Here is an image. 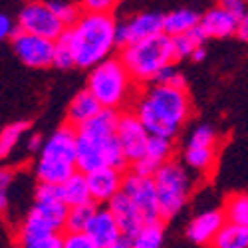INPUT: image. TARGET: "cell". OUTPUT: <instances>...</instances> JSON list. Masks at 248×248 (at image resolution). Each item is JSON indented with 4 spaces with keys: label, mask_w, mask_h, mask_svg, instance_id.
<instances>
[{
    "label": "cell",
    "mask_w": 248,
    "mask_h": 248,
    "mask_svg": "<svg viewBox=\"0 0 248 248\" xmlns=\"http://www.w3.org/2000/svg\"><path fill=\"white\" fill-rule=\"evenodd\" d=\"M88 177V187H90V197L93 204H108L117 193H121L123 187V173L121 169L113 167H101Z\"/></svg>",
    "instance_id": "cell-15"
},
{
    "label": "cell",
    "mask_w": 248,
    "mask_h": 248,
    "mask_svg": "<svg viewBox=\"0 0 248 248\" xmlns=\"http://www.w3.org/2000/svg\"><path fill=\"white\" fill-rule=\"evenodd\" d=\"M117 58L137 86H147L153 84L155 78L175 62L173 42L167 34H157L121 48Z\"/></svg>",
    "instance_id": "cell-6"
},
{
    "label": "cell",
    "mask_w": 248,
    "mask_h": 248,
    "mask_svg": "<svg viewBox=\"0 0 248 248\" xmlns=\"http://www.w3.org/2000/svg\"><path fill=\"white\" fill-rule=\"evenodd\" d=\"M224 218L248 229V193H236L224 202Z\"/></svg>",
    "instance_id": "cell-29"
},
{
    "label": "cell",
    "mask_w": 248,
    "mask_h": 248,
    "mask_svg": "<svg viewBox=\"0 0 248 248\" xmlns=\"http://www.w3.org/2000/svg\"><path fill=\"white\" fill-rule=\"evenodd\" d=\"M16 30L56 42L66 32V26L58 20V16L52 12L46 0H28L22 10L18 12Z\"/></svg>",
    "instance_id": "cell-10"
},
{
    "label": "cell",
    "mask_w": 248,
    "mask_h": 248,
    "mask_svg": "<svg viewBox=\"0 0 248 248\" xmlns=\"http://www.w3.org/2000/svg\"><path fill=\"white\" fill-rule=\"evenodd\" d=\"M199 28L206 38H229L234 34L236 18H232L220 6H213L199 18Z\"/></svg>",
    "instance_id": "cell-19"
},
{
    "label": "cell",
    "mask_w": 248,
    "mask_h": 248,
    "mask_svg": "<svg viewBox=\"0 0 248 248\" xmlns=\"http://www.w3.org/2000/svg\"><path fill=\"white\" fill-rule=\"evenodd\" d=\"M60 197L68 206H79V204H88L92 202L90 197V187H88V177L84 173L76 171L68 181L60 185Z\"/></svg>",
    "instance_id": "cell-21"
},
{
    "label": "cell",
    "mask_w": 248,
    "mask_h": 248,
    "mask_svg": "<svg viewBox=\"0 0 248 248\" xmlns=\"http://www.w3.org/2000/svg\"><path fill=\"white\" fill-rule=\"evenodd\" d=\"M76 129L60 125L50 133L34 161V177L38 183L60 187L76 173Z\"/></svg>",
    "instance_id": "cell-5"
},
{
    "label": "cell",
    "mask_w": 248,
    "mask_h": 248,
    "mask_svg": "<svg viewBox=\"0 0 248 248\" xmlns=\"http://www.w3.org/2000/svg\"><path fill=\"white\" fill-rule=\"evenodd\" d=\"M95 206L97 204H93V202L70 206L68 215H66V222H64V232H84L86 226L92 220V217H93Z\"/></svg>",
    "instance_id": "cell-28"
},
{
    "label": "cell",
    "mask_w": 248,
    "mask_h": 248,
    "mask_svg": "<svg viewBox=\"0 0 248 248\" xmlns=\"http://www.w3.org/2000/svg\"><path fill=\"white\" fill-rule=\"evenodd\" d=\"M153 185L157 193L161 220H169V218H175L187 206L193 195L195 179H193V173L181 161L169 159L155 171Z\"/></svg>",
    "instance_id": "cell-8"
},
{
    "label": "cell",
    "mask_w": 248,
    "mask_h": 248,
    "mask_svg": "<svg viewBox=\"0 0 248 248\" xmlns=\"http://www.w3.org/2000/svg\"><path fill=\"white\" fill-rule=\"evenodd\" d=\"M119 111L101 109L95 117L76 129V169L90 175L101 167L125 169L127 161L115 137Z\"/></svg>",
    "instance_id": "cell-2"
},
{
    "label": "cell",
    "mask_w": 248,
    "mask_h": 248,
    "mask_svg": "<svg viewBox=\"0 0 248 248\" xmlns=\"http://www.w3.org/2000/svg\"><path fill=\"white\" fill-rule=\"evenodd\" d=\"M153 84H161V86H167V88H177V90H187V78L181 74V70H177L171 64L155 78Z\"/></svg>",
    "instance_id": "cell-32"
},
{
    "label": "cell",
    "mask_w": 248,
    "mask_h": 248,
    "mask_svg": "<svg viewBox=\"0 0 248 248\" xmlns=\"http://www.w3.org/2000/svg\"><path fill=\"white\" fill-rule=\"evenodd\" d=\"M26 131H28L26 121H14L2 127V131H0V161H6L16 151Z\"/></svg>",
    "instance_id": "cell-26"
},
{
    "label": "cell",
    "mask_w": 248,
    "mask_h": 248,
    "mask_svg": "<svg viewBox=\"0 0 248 248\" xmlns=\"http://www.w3.org/2000/svg\"><path fill=\"white\" fill-rule=\"evenodd\" d=\"M157 34H163V14L159 12H137L115 24L117 48H125Z\"/></svg>",
    "instance_id": "cell-13"
},
{
    "label": "cell",
    "mask_w": 248,
    "mask_h": 248,
    "mask_svg": "<svg viewBox=\"0 0 248 248\" xmlns=\"http://www.w3.org/2000/svg\"><path fill=\"white\" fill-rule=\"evenodd\" d=\"M84 232L93 240V244L97 248H108L109 244L123 238L119 224L115 222L113 215L108 211V206H95L93 217Z\"/></svg>",
    "instance_id": "cell-17"
},
{
    "label": "cell",
    "mask_w": 248,
    "mask_h": 248,
    "mask_svg": "<svg viewBox=\"0 0 248 248\" xmlns=\"http://www.w3.org/2000/svg\"><path fill=\"white\" fill-rule=\"evenodd\" d=\"M204 58H206V50H204V46H202V48H199V50H195V54L191 56V60H193V62H202Z\"/></svg>",
    "instance_id": "cell-42"
},
{
    "label": "cell",
    "mask_w": 248,
    "mask_h": 248,
    "mask_svg": "<svg viewBox=\"0 0 248 248\" xmlns=\"http://www.w3.org/2000/svg\"><path fill=\"white\" fill-rule=\"evenodd\" d=\"M108 211L113 215L115 222L119 224V229H121V234L125 236V238H131L143 224V218L139 215V211L133 206V202L123 195V193H117L108 204Z\"/></svg>",
    "instance_id": "cell-18"
},
{
    "label": "cell",
    "mask_w": 248,
    "mask_h": 248,
    "mask_svg": "<svg viewBox=\"0 0 248 248\" xmlns=\"http://www.w3.org/2000/svg\"><path fill=\"white\" fill-rule=\"evenodd\" d=\"M99 111H101V106L95 101V97H93L88 90H81V92H78V93L72 97L70 106H68L66 125L78 129L79 125L88 123L92 117H95Z\"/></svg>",
    "instance_id": "cell-20"
},
{
    "label": "cell",
    "mask_w": 248,
    "mask_h": 248,
    "mask_svg": "<svg viewBox=\"0 0 248 248\" xmlns=\"http://www.w3.org/2000/svg\"><path fill=\"white\" fill-rule=\"evenodd\" d=\"M115 137H117V143H119L121 153L125 157L127 165H131L145 155V147H147V141L151 135L147 133V129L143 127V123L131 111H125V113H119Z\"/></svg>",
    "instance_id": "cell-14"
},
{
    "label": "cell",
    "mask_w": 248,
    "mask_h": 248,
    "mask_svg": "<svg viewBox=\"0 0 248 248\" xmlns=\"http://www.w3.org/2000/svg\"><path fill=\"white\" fill-rule=\"evenodd\" d=\"M42 143H44V139L40 137L38 133H30L28 139H26V149H28V153L38 155V151L42 149Z\"/></svg>",
    "instance_id": "cell-39"
},
{
    "label": "cell",
    "mask_w": 248,
    "mask_h": 248,
    "mask_svg": "<svg viewBox=\"0 0 248 248\" xmlns=\"http://www.w3.org/2000/svg\"><path fill=\"white\" fill-rule=\"evenodd\" d=\"M173 153H175L173 139L151 135L149 141H147V147H145V155H143V159H147L149 163H153L155 167H161L163 163H167L169 159H173Z\"/></svg>",
    "instance_id": "cell-27"
},
{
    "label": "cell",
    "mask_w": 248,
    "mask_h": 248,
    "mask_svg": "<svg viewBox=\"0 0 248 248\" xmlns=\"http://www.w3.org/2000/svg\"><path fill=\"white\" fill-rule=\"evenodd\" d=\"M173 42V54H175V60H187L195 54V50L202 48L204 42H206V36L202 34V30L197 26L189 32H185L181 36H175L171 38Z\"/></svg>",
    "instance_id": "cell-24"
},
{
    "label": "cell",
    "mask_w": 248,
    "mask_h": 248,
    "mask_svg": "<svg viewBox=\"0 0 248 248\" xmlns=\"http://www.w3.org/2000/svg\"><path fill=\"white\" fill-rule=\"evenodd\" d=\"M218 133L211 123L195 125L183 145V165L191 173H209L215 167Z\"/></svg>",
    "instance_id": "cell-9"
},
{
    "label": "cell",
    "mask_w": 248,
    "mask_h": 248,
    "mask_svg": "<svg viewBox=\"0 0 248 248\" xmlns=\"http://www.w3.org/2000/svg\"><path fill=\"white\" fill-rule=\"evenodd\" d=\"M234 34L238 40H242V42H248V14H244L240 20H236Z\"/></svg>",
    "instance_id": "cell-40"
},
{
    "label": "cell",
    "mask_w": 248,
    "mask_h": 248,
    "mask_svg": "<svg viewBox=\"0 0 248 248\" xmlns=\"http://www.w3.org/2000/svg\"><path fill=\"white\" fill-rule=\"evenodd\" d=\"M14 32H16V22H14V20H12L8 14L0 12V42H4V40H10Z\"/></svg>",
    "instance_id": "cell-38"
},
{
    "label": "cell",
    "mask_w": 248,
    "mask_h": 248,
    "mask_svg": "<svg viewBox=\"0 0 248 248\" xmlns=\"http://www.w3.org/2000/svg\"><path fill=\"white\" fill-rule=\"evenodd\" d=\"M213 248H248V229L226 220L211 242Z\"/></svg>",
    "instance_id": "cell-23"
},
{
    "label": "cell",
    "mask_w": 248,
    "mask_h": 248,
    "mask_svg": "<svg viewBox=\"0 0 248 248\" xmlns=\"http://www.w3.org/2000/svg\"><path fill=\"white\" fill-rule=\"evenodd\" d=\"M117 20L111 12H81L76 22L62 34L74 56V66L81 70H92L103 60L113 56Z\"/></svg>",
    "instance_id": "cell-3"
},
{
    "label": "cell",
    "mask_w": 248,
    "mask_h": 248,
    "mask_svg": "<svg viewBox=\"0 0 248 248\" xmlns=\"http://www.w3.org/2000/svg\"><path fill=\"white\" fill-rule=\"evenodd\" d=\"M68 215V206L60 197V187L38 183L34 191V204L16 229V244L36 238L62 234Z\"/></svg>",
    "instance_id": "cell-4"
},
{
    "label": "cell",
    "mask_w": 248,
    "mask_h": 248,
    "mask_svg": "<svg viewBox=\"0 0 248 248\" xmlns=\"http://www.w3.org/2000/svg\"><path fill=\"white\" fill-rule=\"evenodd\" d=\"M131 113L149 135L175 139L193 113V101L187 90L147 84L135 93Z\"/></svg>",
    "instance_id": "cell-1"
},
{
    "label": "cell",
    "mask_w": 248,
    "mask_h": 248,
    "mask_svg": "<svg viewBox=\"0 0 248 248\" xmlns=\"http://www.w3.org/2000/svg\"><path fill=\"white\" fill-rule=\"evenodd\" d=\"M16 248H60V234H52L46 238H36L28 242H20Z\"/></svg>",
    "instance_id": "cell-37"
},
{
    "label": "cell",
    "mask_w": 248,
    "mask_h": 248,
    "mask_svg": "<svg viewBox=\"0 0 248 248\" xmlns=\"http://www.w3.org/2000/svg\"><path fill=\"white\" fill-rule=\"evenodd\" d=\"M12 50L16 58L26 68L32 70H46L54 64V42L34 34H26L16 30L10 38Z\"/></svg>",
    "instance_id": "cell-12"
},
{
    "label": "cell",
    "mask_w": 248,
    "mask_h": 248,
    "mask_svg": "<svg viewBox=\"0 0 248 248\" xmlns=\"http://www.w3.org/2000/svg\"><path fill=\"white\" fill-rule=\"evenodd\" d=\"M12 183H14V173L6 167H0V215L8 213Z\"/></svg>",
    "instance_id": "cell-33"
},
{
    "label": "cell",
    "mask_w": 248,
    "mask_h": 248,
    "mask_svg": "<svg viewBox=\"0 0 248 248\" xmlns=\"http://www.w3.org/2000/svg\"><path fill=\"white\" fill-rule=\"evenodd\" d=\"M165 242V226L163 222H149L129 238L131 248H163Z\"/></svg>",
    "instance_id": "cell-25"
},
{
    "label": "cell",
    "mask_w": 248,
    "mask_h": 248,
    "mask_svg": "<svg viewBox=\"0 0 248 248\" xmlns=\"http://www.w3.org/2000/svg\"><path fill=\"white\" fill-rule=\"evenodd\" d=\"M199 14L191 8H179L169 14L163 16V34H167L169 38L181 36L185 32H189L199 26Z\"/></svg>",
    "instance_id": "cell-22"
},
{
    "label": "cell",
    "mask_w": 248,
    "mask_h": 248,
    "mask_svg": "<svg viewBox=\"0 0 248 248\" xmlns=\"http://www.w3.org/2000/svg\"><path fill=\"white\" fill-rule=\"evenodd\" d=\"M224 222H226V218H224L222 209H204V211L197 213L187 222L185 234H187V238L193 244L209 246Z\"/></svg>",
    "instance_id": "cell-16"
},
{
    "label": "cell",
    "mask_w": 248,
    "mask_h": 248,
    "mask_svg": "<svg viewBox=\"0 0 248 248\" xmlns=\"http://www.w3.org/2000/svg\"><path fill=\"white\" fill-rule=\"evenodd\" d=\"M135 86L121 60L111 56L90 70L86 90L95 97L101 109L119 111L135 97Z\"/></svg>",
    "instance_id": "cell-7"
},
{
    "label": "cell",
    "mask_w": 248,
    "mask_h": 248,
    "mask_svg": "<svg viewBox=\"0 0 248 248\" xmlns=\"http://www.w3.org/2000/svg\"><path fill=\"white\" fill-rule=\"evenodd\" d=\"M108 248H131V246H129V238H125V236H123V238H119L117 242L109 244Z\"/></svg>",
    "instance_id": "cell-41"
},
{
    "label": "cell",
    "mask_w": 248,
    "mask_h": 248,
    "mask_svg": "<svg viewBox=\"0 0 248 248\" xmlns=\"http://www.w3.org/2000/svg\"><path fill=\"white\" fill-rule=\"evenodd\" d=\"M58 70H70V68H76L74 66V56H72V50L66 42L64 36H60L56 42H54V64Z\"/></svg>",
    "instance_id": "cell-31"
},
{
    "label": "cell",
    "mask_w": 248,
    "mask_h": 248,
    "mask_svg": "<svg viewBox=\"0 0 248 248\" xmlns=\"http://www.w3.org/2000/svg\"><path fill=\"white\" fill-rule=\"evenodd\" d=\"M121 193L133 202V206L139 211V215H141V218L145 224L161 220L153 177H141V175H135V173L129 171L125 177H123Z\"/></svg>",
    "instance_id": "cell-11"
},
{
    "label": "cell",
    "mask_w": 248,
    "mask_h": 248,
    "mask_svg": "<svg viewBox=\"0 0 248 248\" xmlns=\"http://www.w3.org/2000/svg\"><path fill=\"white\" fill-rule=\"evenodd\" d=\"M218 6L222 10H226L232 18L240 20L244 14H248V4H246V0H220Z\"/></svg>",
    "instance_id": "cell-36"
},
{
    "label": "cell",
    "mask_w": 248,
    "mask_h": 248,
    "mask_svg": "<svg viewBox=\"0 0 248 248\" xmlns=\"http://www.w3.org/2000/svg\"><path fill=\"white\" fill-rule=\"evenodd\" d=\"M117 0H78V6L81 8V12H95V14L111 12Z\"/></svg>",
    "instance_id": "cell-35"
},
{
    "label": "cell",
    "mask_w": 248,
    "mask_h": 248,
    "mask_svg": "<svg viewBox=\"0 0 248 248\" xmlns=\"http://www.w3.org/2000/svg\"><path fill=\"white\" fill-rule=\"evenodd\" d=\"M60 248H97L86 232H62Z\"/></svg>",
    "instance_id": "cell-34"
},
{
    "label": "cell",
    "mask_w": 248,
    "mask_h": 248,
    "mask_svg": "<svg viewBox=\"0 0 248 248\" xmlns=\"http://www.w3.org/2000/svg\"><path fill=\"white\" fill-rule=\"evenodd\" d=\"M46 2L66 28H70L81 14V8L78 6V2H72V0H46Z\"/></svg>",
    "instance_id": "cell-30"
}]
</instances>
